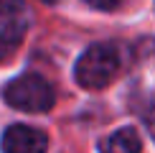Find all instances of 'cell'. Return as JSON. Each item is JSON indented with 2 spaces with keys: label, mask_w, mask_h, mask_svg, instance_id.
Segmentation results:
<instances>
[{
  "label": "cell",
  "mask_w": 155,
  "mask_h": 153,
  "mask_svg": "<svg viewBox=\"0 0 155 153\" xmlns=\"http://www.w3.org/2000/svg\"><path fill=\"white\" fill-rule=\"evenodd\" d=\"M122 72V51L117 43H94L76 61L74 76L84 89H102Z\"/></svg>",
  "instance_id": "6da1fadb"
},
{
  "label": "cell",
  "mask_w": 155,
  "mask_h": 153,
  "mask_svg": "<svg viewBox=\"0 0 155 153\" xmlns=\"http://www.w3.org/2000/svg\"><path fill=\"white\" fill-rule=\"evenodd\" d=\"M5 102L15 110L23 112H46L54 107L56 92L43 76L38 74H23L18 79H13L3 92Z\"/></svg>",
  "instance_id": "7a4b0ae2"
},
{
  "label": "cell",
  "mask_w": 155,
  "mask_h": 153,
  "mask_svg": "<svg viewBox=\"0 0 155 153\" xmlns=\"http://www.w3.org/2000/svg\"><path fill=\"white\" fill-rule=\"evenodd\" d=\"M48 138L31 125H10L3 133V153H46Z\"/></svg>",
  "instance_id": "3957f363"
},
{
  "label": "cell",
  "mask_w": 155,
  "mask_h": 153,
  "mask_svg": "<svg viewBox=\"0 0 155 153\" xmlns=\"http://www.w3.org/2000/svg\"><path fill=\"white\" fill-rule=\"evenodd\" d=\"M25 36V23L21 18H0V61H8L18 51Z\"/></svg>",
  "instance_id": "277c9868"
},
{
  "label": "cell",
  "mask_w": 155,
  "mask_h": 153,
  "mask_svg": "<svg viewBox=\"0 0 155 153\" xmlns=\"http://www.w3.org/2000/svg\"><path fill=\"white\" fill-rule=\"evenodd\" d=\"M102 153H140L143 151V140L132 127H120L112 135H107L99 143Z\"/></svg>",
  "instance_id": "5b68a950"
},
{
  "label": "cell",
  "mask_w": 155,
  "mask_h": 153,
  "mask_svg": "<svg viewBox=\"0 0 155 153\" xmlns=\"http://www.w3.org/2000/svg\"><path fill=\"white\" fill-rule=\"evenodd\" d=\"M21 8H23V0H0V15L3 18H10Z\"/></svg>",
  "instance_id": "8992f818"
},
{
  "label": "cell",
  "mask_w": 155,
  "mask_h": 153,
  "mask_svg": "<svg viewBox=\"0 0 155 153\" xmlns=\"http://www.w3.org/2000/svg\"><path fill=\"white\" fill-rule=\"evenodd\" d=\"M84 3H89L92 8H99V10H114L122 0H84Z\"/></svg>",
  "instance_id": "52a82bcc"
},
{
  "label": "cell",
  "mask_w": 155,
  "mask_h": 153,
  "mask_svg": "<svg viewBox=\"0 0 155 153\" xmlns=\"http://www.w3.org/2000/svg\"><path fill=\"white\" fill-rule=\"evenodd\" d=\"M145 125H147V130H150V135L155 138V105L145 112Z\"/></svg>",
  "instance_id": "ba28073f"
},
{
  "label": "cell",
  "mask_w": 155,
  "mask_h": 153,
  "mask_svg": "<svg viewBox=\"0 0 155 153\" xmlns=\"http://www.w3.org/2000/svg\"><path fill=\"white\" fill-rule=\"evenodd\" d=\"M43 3H56V0H43Z\"/></svg>",
  "instance_id": "9c48e42d"
}]
</instances>
